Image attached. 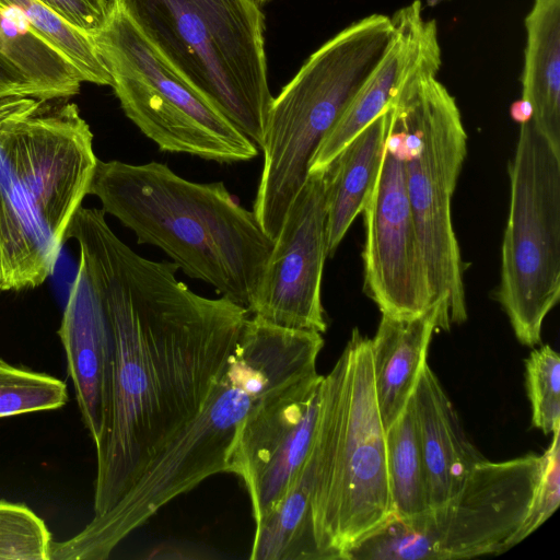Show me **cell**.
Listing matches in <instances>:
<instances>
[{
    "label": "cell",
    "instance_id": "cell-1",
    "mask_svg": "<svg viewBox=\"0 0 560 560\" xmlns=\"http://www.w3.org/2000/svg\"><path fill=\"white\" fill-rule=\"evenodd\" d=\"M80 248L113 332L110 419L96 450L94 513L109 511L200 412L226 369L245 307L209 299L112 231L103 209L80 206L65 234Z\"/></svg>",
    "mask_w": 560,
    "mask_h": 560
},
{
    "label": "cell",
    "instance_id": "cell-2",
    "mask_svg": "<svg viewBox=\"0 0 560 560\" xmlns=\"http://www.w3.org/2000/svg\"><path fill=\"white\" fill-rule=\"evenodd\" d=\"M320 332L247 317L225 371L200 412L148 465L128 492L73 537L91 560L109 557L161 508L207 478L228 472L246 418L266 398L317 374Z\"/></svg>",
    "mask_w": 560,
    "mask_h": 560
},
{
    "label": "cell",
    "instance_id": "cell-3",
    "mask_svg": "<svg viewBox=\"0 0 560 560\" xmlns=\"http://www.w3.org/2000/svg\"><path fill=\"white\" fill-rule=\"evenodd\" d=\"M67 100L0 101L2 291L47 279L88 195L97 161L93 133Z\"/></svg>",
    "mask_w": 560,
    "mask_h": 560
},
{
    "label": "cell",
    "instance_id": "cell-4",
    "mask_svg": "<svg viewBox=\"0 0 560 560\" xmlns=\"http://www.w3.org/2000/svg\"><path fill=\"white\" fill-rule=\"evenodd\" d=\"M88 194L138 244L159 247L188 277L249 311L273 241L223 182H190L154 161L97 159Z\"/></svg>",
    "mask_w": 560,
    "mask_h": 560
},
{
    "label": "cell",
    "instance_id": "cell-5",
    "mask_svg": "<svg viewBox=\"0 0 560 560\" xmlns=\"http://www.w3.org/2000/svg\"><path fill=\"white\" fill-rule=\"evenodd\" d=\"M385 428L373 382L371 339L354 328L323 377L314 441L312 509L323 560L351 548L394 517Z\"/></svg>",
    "mask_w": 560,
    "mask_h": 560
},
{
    "label": "cell",
    "instance_id": "cell-6",
    "mask_svg": "<svg viewBox=\"0 0 560 560\" xmlns=\"http://www.w3.org/2000/svg\"><path fill=\"white\" fill-rule=\"evenodd\" d=\"M174 70L261 148L273 101L252 0H117Z\"/></svg>",
    "mask_w": 560,
    "mask_h": 560
},
{
    "label": "cell",
    "instance_id": "cell-7",
    "mask_svg": "<svg viewBox=\"0 0 560 560\" xmlns=\"http://www.w3.org/2000/svg\"><path fill=\"white\" fill-rule=\"evenodd\" d=\"M390 16L362 18L324 43L273 97L253 212L273 241L308 174L322 139L378 65L392 38Z\"/></svg>",
    "mask_w": 560,
    "mask_h": 560
},
{
    "label": "cell",
    "instance_id": "cell-8",
    "mask_svg": "<svg viewBox=\"0 0 560 560\" xmlns=\"http://www.w3.org/2000/svg\"><path fill=\"white\" fill-rule=\"evenodd\" d=\"M425 66L400 86L388 108L402 142L408 199L424 256L440 329L467 319L465 264L452 220V198L467 153L454 96Z\"/></svg>",
    "mask_w": 560,
    "mask_h": 560
},
{
    "label": "cell",
    "instance_id": "cell-9",
    "mask_svg": "<svg viewBox=\"0 0 560 560\" xmlns=\"http://www.w3.org/2000/svg\"><path fill=\"white\" fill-rule=\"evenodd\" d=\"M127 118L161 151L219 163L244 162L256 144L188 84L138 30L117 0L92 36Z\"/></svg>",
    "mask_w": 560,
    "mask_h": 560
},
{
    "label": "cell",
    "instance_id": "cell-10",
    "mask_svg": "<svg viewBox=\"0 0 560 560\" xmlns=\"http://www.w3.org/2000/svg\"><path fill=\"white\" fill-rule=\"evenodd\" d=\"M541 455L475 466L448 502L410 518H390L347 560H453L500 555L513 547L539 479Z\"/></svg>",
    "mask_w": 560,
    "mask_h": 560
},
{
    "label": "cell",
    "instance_id": "cell-11",
    "mask_svg": "<svg viewBox=\"0 0 560 560\" xmlns=\"http://www.w3.org/2000/svg\"><path fill=\"white\" fill-rule=\"evenodd\" d=\"M509 176L495 294L517 340L534 347L560 298V155L530 120L521 124Z\"/></svg>",
    "mask_w": 560,
    "mask_h": 560
},
{
    "label": "cell",
    "instance_id": "cell-12",
    "mask_svg": "<svg viewBox=\"0 0 560 560\" xmlns=\"http://www.w3.org/2000/svg\"><path fill=\"white\" fill-rule=\"evenodd\" d=\"M362 212L364 292L382 314L407 317L423 313L433 304V295L408 199L402 142L392 117Z\"/></svg>",
    "mask_w": 560,
    "mask_h": 560
},
{
    "label": "cell",
    "instance_id": "cell-13",
    "mask_svg": "<svg viewBox=\"0 0 560 560\" xmlns=\"http://www.w3.org/2000/svg\"><path fill=\"white\" fill-rule=\"evenodd\" d=\"M326 172L308 173L273 240L248 314L271 325L325 332Z\"/></svg>",
    "mask_w": 560,
    "mask_h": 560
},
{
    "label": "cell",
    "instance_id": "cell-14",
    "mask_svg": "<svg viewBox=\"0 0 560 560\" xmlns=\"http://www.w3.org/2000/svg\"><path fill=\"white\" fill-rule=\"evenodd\" d=\"M323 377L317 373L269 396L241 428L228 472L242 478L255 524L283 497L312 451Z\"/></svg>",
    "mask_w": 560,
    "mask_h": 560
},
{
    "label": "cell",
    "instance_id": "cell-15",
    "mask_svg": "<svg viewBox=\"0 0 560 560\" xmlns=\"http://www.w3.org/2000/svg\"><path fill=\"white\" fill-rule=\"evenodd\" d=\"M390 43L350 105L316 148L308 173L325 170L373 120L384 113L404 82L421 68L441 63L438 26L415 0L390 16Z\"/></svg>",
    "mask_w": 560,
    "mask_h": 560
},
{
    "label": "cell",
    "instance_id": "cell-16",
    "mask_svg": "<svg viewBox=\"0 0 560 560\" xmlns=\"http://www.w3.org/2000/svg\"><path fill=\"white\" fill-rule=\"evenodd\" d=\"M58 335L82 420L97 450L110 419L114 340L101 293L82 262H79Z\"/></svg>",
    "mask_w": 560,
    "mask_h": 560
},
{
    "label": "cell",
    "instance_id": "cell-17",
    "mask_svg": "<svg viewBox=\"0 0 560 560\" xmlns=\"http://www.w3.org/2000/svg\"><path fill=\"white\" fill-rule=\"evenodd\" d=\"M425 466L430 509L454 498L486 458L463 429L439 378L424 363L411 396Z\"/></svg>",
    "mask_w": 560,
    "mask_h": 560
},
{
    "label": "cell",
    "instance_id": "cell-18",
    "mask_svg": "<svg viewBox=\"0 0 560 560\" xmlns=\"http://www.w3.org/2000/svg\"><path fill=\"white\" fill-rule=\"evenodd\" d=\"M440 325L438 303L415 316L382 314L376 334L371 339V355L375 397L385 430L410 400L420 371L428 362L432 335Z\"/></svg>",
    "mask_w": 560,
    "mask_h": 560
},
{
    "label": "cell",
    "instance_id": "cell-19",
    "mask_svg": "<svg viewBox=\"0 0 560 560\" xmlns=\"http://www.w3.org/2000/svg\"><path fill=\"white\" fill-rule=\"evenodd\" d=\"M522 100L530 121L560 155V0H534L524 20Z\"/></svg>",
    "mask_w": 560,
    "mask_h": 560
},
{
    "label": "cell",
    "instance_id": "cell-20",
    "mask_svg": "<svg viewBox=\"0 0 560 560\" xmlns=\"http://www.w3.org/2000/svg\"><path fill=\"white\" fill-rule=\"evenodd\" d=\"M390 121L387 108L325 168L326 248L332 256L370 197Z\"/></svg>",
    "mask_w": 560,
    "mask_h": 560
},
{
    "label": "cell",
    "instance_id": "cell-21",
    "mask_svg": "<svg viewBox=\"0 0 560 560\" xmlns=\"http://www.w3.org/2000/svg\"><path fill=\"white\" fill-rule=\"evenodd\" d=\"M314 468L313 444L283 497L255 524L252 560H323L312 509Z\"/></svg>",
    "mask_w": 560,
    "mask_h": 560
},
{
    "label": "cell",
    "instance_id": "cell-22",
    "mask_svg": "<svg viewBox=\"0 0 560 560\" xmlns=\"http://www.w3.org/2000/svg\"><path fill=\"white\" fill-rule=\"evenodd\" d=\"M0 56L35 86L40 100L69 98L83 79L71 61L15 10L0 4Z\"/></svg>",
    "mask_w": 560,
    "mask_h": 560
},
{
    "label": "cell",
    "instance_id": "cell-23",
    "mask_svg": "<svg viewBox=\"0 0 560 560\" xmlns=\"http://www.w3.org/2000/svg\"><path fill=\"white\" fill-rule=\"evenodd\" d=\"M394 517L410 518L430 509L425 466L412 399L385 432Z\"/></svg>",
    "mask_w": 560,
    "mask_h": 560
},
{
    "label": "cell",
    "instance_id": "cell-24",
    "mask_svg": "<svg viewBox=\"0 0 560 560\" xmlns=\"http://www.w3.org/2000/svg\"><path fill=\"white\" fill-rule=\"evenodd\" d=\"M0 4L19 11L39 36L71 61L83 82L112 85L110 74L91 36L74 28L39 0H0Z\"/></svg>",
    "mask_w": 560,
    "mask_h": 560
},
{
    "label": "cell",
    "instance_id": "cell-25",
    "mask_svg": "<svg viewBox=\"0 0 560 560\" xmlns=\"http://www.w3.org/2000/svg\"><path fill=\"white\" fill-rule=\"evenodd\" d=\"M67 400V386L62 381L0 359V418L57 409Z\"/></svg>",
    "mask_w": 560,
    "mask_h": 560
},
{
    "label": "cell",
    "instance_id": "cell-26",
    "mask_svg": "<svg viewBox=\"0 0 560 560\" xmlns=\"http://www.w3.org/2000/svg\"><path fill=\"white\" fill-rule=\"evenodd\" d=\"M532 424L545 434L560 425V357L550 346L534 349L525 361Z\"/></svg>",
    "mask_w": 560,
    "mask_h": 560
},
{
    "label": "cell",
    "instance_id": "cell-27",
    "mask_svg": "<svg viewBox=\"0 0 560 560\" xmlns=\"http://www.w3.org/2000/svg\"><path fill=\"white\" fill-rule=\"evenodd\" d=\"M51 542L44 521L33 511L0 501V559L50 560Z\"/></svg>",
    "mask_w": 560,
    "mask_h": 560
},
{
    "label": "cell",
    "instance_id": "cell-28",
    "mask_svg": "<svg viewBox=\"0 0 560 560\" xmlns=\"http://www.w3.org/2000/svg\"><path fill=\"white\" fill-rule=\"evenodd\" d=\"M541 455L539 479L533 491L527 514L513 538V547L542 525L560 503V425Z\"/></svg>",
    "mask_w": 560,
    "mask_h": 560
},
{
    "label": "cell",
    "instance_id": "cell-29",
    "mask_svg": "<svg viewBox=\"0 0 560 560\" xmlns=\"http://www.w3.org/2000/svg\"><path fill=\"white\" fill-rule=\"evenodd\" d=\"M74 28L89 36L106 23L110 0H39Z\"/></svg>",
    "mask_w": 560,
    "mask_h": 560
},
{
    "label": "cell",
    "instance_id": "cell-30",
    "mask_svg": "<svg viewBox=\"0 0 560 560\" xmlns=\"http://www.w3.org/2000/svg\"><path fill=\"white\" fill-rule=\"evenodd\" d=\"M26 96L40 98L28 79L0 56V101L9 97Z\"/></svg>",
    "mask_w": 560,
    "mask_h": 560
},
{
    "label": "cell",
    "instance_id": "cell-31",
    "mask_svg": "<svg viewBox=\"0 0 560 560\" xmlns=\"http://www.w3.org/2000/svg\"><path fill=\"white\" fill-rule=\"evenodd\" d=\"M512 117L520 124L530 120L532 109L527 102L520 100L515 102L511 109Z\"/></svg>",
    "mask_w": 560,
    "mask_h": 560
},
{
    "label": "cell",
    "instance_id": "cell-32",
    "mask_svg": "<svg viewBox=\"0 0 560 560\" xmlns=\"http://www.w3.org/2000/svg\"><path fill=\"white\" fill-rule=\"evenodd\" d=\"M252 1L255 2L258 7L261 8V5L267 3L269 0H252Z\"/></svg>",
    "mask_w": 560,
    "mask_h": 560
},
{
    "label": "cell",
    "instance_id": "cell-33",
    "mask_svg": "<svg viewBox=\"0 0 560 560\" xmlns=\"http://www.w3.org/2000/svg\"><path fill=\"white\" fill-rule=\"evenodd\" d=\"M2 291V275H1V268H0V292Z\"/></svg>",
    "mask_w": 560,
    "mask_h": 560
}]
</instances>
